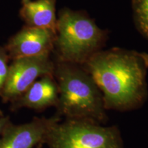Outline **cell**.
<instances>
[{
  "mask_svg": "<svg viewBox=\"0 0 148 148\" xmlns=\"http://www.w3.org/2000/svg\"><path fill=\"white\" fill-rule=\"evenodd\" d=\"M82 65L100 90L106 110L125 112L143 106L147 55L121 49L97 51Z\"/></svg>",
  "mask_w": 148,
  "mask_h": 148,
  "instance_id": "1",
  "label": "cell"
},
{
  "mask_svg": "<svg viewBox=\"0 0 148 148\" xmlns=\"http://www.w3.org/2000/svg\"><path fill=\"white\" fill-rule=\"evenodd\" d=\"M10 123L9 118L7 116H0V136L2 134L4 129Z\"/></svg>",
  "mask_w": 148,
  "mask_h": 148,
  "instance_id": "12",
  "label": "cell"
},
{
  "mask_svg": "<svg viewBox=\"0 0 148 148\" xmlns=\"http://www.w3.org/2000/svg\"><path fill=\"white\" fill-rule=\"evenodd\" d=\"M55 38L56 34L49 29L27 26L10 38L5 49L12 60L49 54Z\"/></svg>",
  "mask_w": 148,
  "mask_h": 148,
  "instance_id": "7",
  "label": "cell"
},
{
  "mask_svg": "<svg viewBox=\"0 0 148 148\" xmlns=\"http://www.w3.org/2000/svg\"><path fill=\"white\" fill-rule=\"evenodd\" d=\"M56 37L61 61L82 65L97 52L103 33L88 16L64 10L56 21Z\"/></svg>",
  "mask_w": 148,
  "mask_h": 148,
  "instance_id": "3",
  "label": "cell"
},
{
  "mask_svg": "<svg viewBox=\"0 0 148 148\" xmlns=\"http://www.w3.org/2000/svg\"><path fill=\"white\" fill-rule=\"evenodd\" d=\"M8 55L5 49L0 48V93L3 89L8 73Z\"/></svg>",
  "mask_w": 148,
  "mask_h": 148,
  "instance_id": "11",
  "label": "cell"
},
{
  "mask_svg": "<svg viewBox=\"0 0 148 148\" xmlns=\"http://www.w3.org/2000/svg\"><path fill=\"white\" fill-rule=\"evenodd\" d=\"M3 116V112H2V111L1 110V109H0V116Z\"/></svg>",
  "mask_w": 148,
  "mask_h": 148,
  "instance_id": "15",
  "label": "cell"
},
{
  "mask_svg": "<svg viewBox=\"0 0 148 148\" xmlns=\"http://www.w3.org/2000/svg\"><path fill=\"white\" fill-rule=\"evenodd\" d=\"M54 67L49 54L13 60L0 93L3 99L16 101L38 77L53 75Z\"/></svg>",
  "mask_w": 148,
  "mask_h": 148,
  "instance_id": "5",
  "label": "cell"
},
{
  "mask_svg": "<svg viewBox=\"0 0 148 148\" xmlns=\"http://www.w3.org/2000/svg\"><path fill=\"white\" fill-rule=\"evenodd\" d=\"M134 10L138 26L148 36V0H136Z\"/></svg>",
  "mask_w": 148,
  "mask_h": 148,
  "instance_id": "10",
  "label": "cell"
},
{
  "mask_svg": "<svg viewBox=\"0 0 148 148\" xmlns=\"http://www.w3.org/2000/svg\"><path fill=\"white\" fill-rule=\"evenodd\" d=\"M60 120V115L57 114L49 118H34L21 125L10 123L0 136V148H33L45 143L48 132Z\"/></svg>",
  "mask_w": 148,
  "mask_h": 148,
  "instance_id": "6",
  "label": "cell"
},
{
  "mask_svg": "<svg viewBox=\"0 0 148 148\" xmlns=\"http://www.w3.org/2000/svg\"><path fill=\"white\" fill-rule=\"evenodd\" d=\"M21 16L28 27L47 29L56 34V0H36L23 4Z\"/></svg>",
  "mask_w": 148,
  "mask_h": 148,
  "instance_id": "9",
  "label": "cell"
},
{
  "mask_svg": "<svg viewBox=\"0 0 148 148\" xmlns=\"http://www.w3.org/2000/svg\"><path fill=\"white\" fill-rule=\"evenodd\" d=\"M78 65L61 61L54 67L58 114L68 119L103 124L108 118L103 96L90 74Z\"/></svg>",
  "mask_w": 148,
  "mask_h": 148,
  "instance_id": "2",
  "label": "cell"
},
{
  "mask_svg": "<svg viewBox=\"0 0 148 148\" xmlns=\"http://www.w3.org/2000/svg\"><path fill=\"white\" fill-rule=\"evenodd\" d=\"M59 91L53 75H47L36 80L15 101L16 107H25L40 110L51 106H57Z\"/></svg>",
  "mask_w": 148,
  "mask_h": 148,
  "instance_id": "8",
  "label": "cell"
},
{
  "mask_svg": "<svg viewBox=\"0 0 148 148\" xmlns=\"http://www.w3.org/2000/svg\"><path fill=\"white\" fill-rule=\"evenodd\" d=\"M36 148H42V143H40L37 145Z\"/></svg>",
  "mask_w": 148,
  "mask_h": 148,
  "instance_id": "14",
  "label": "cell"
},
{
  "mask_svg": "<svg viewBox=\"0 0 148 148\" xmlns=\"http://www.w3.org/2000/svg\"><path fill=\"white\" fill-rule=\"evenodd\" d=\"M21 1H22V3H23V4H25V3L29 2V0H21Z\"/></svg>",
  "mask_w": 148,
  "mask_h": 148,
  "instance_id": "13",
  "label": "cell"
},
{
  "mask_svg": "<svg viewBox=\"0 0 148 148\" xmlns=\"http://www.w3.org/2000/svg\"><path fill=\"white\" fill-rule=\"evenodd\" d=\"M45 143L49 148H123L121 132L116 125L103 126L68 119L53 125Z\"/></svg>",
  "mask_w": 148,
  "mask_h": 148,
  "instance_id": "4",
  "label": "cell"
}]
</instances>
